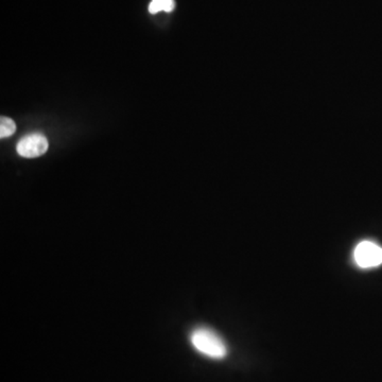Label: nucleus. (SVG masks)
<instances>
[{"label": "nucleus", "mask_w": 382, "mask_h": 382, "mask_svg": "<svg viewBox=\"0 0 382 382\" xmlns=\"http://www.w3.org/2000/svg\"><path fill=\"white\" fill-rule=\"evenodd\" d=\"M353 259L361 267H373L382 263V249L371 241H362L353 251Z\"/></svg>", "instance_id": "2"}, {"label": "nucleus", "mask_w": 382, "mask_h": 382, "mask_svg": "<svg viewBox=\"0 0 382 382\" xmlns=\"http://www.w3.org/2000/svg\"><path fill=\"white\" fill-rule=\"evenodd\" d=\"M48 140L42 134L28 135L18 142L16 150L20 156L36 159L42 156L48 150Z\"/></svg>", "instance_id": "3"}, {"label": "nucleus", "mask_w": 382, "mask_h": 382, "mask_svg": "<svg viewBox=\"0 0 382 382\" xmlns=\"http://www.w3.org/2000/svg\"><path fill=\"white\" fill-rule=\"evenodd\" d=\"M190 341L198 351L210 358L222 359L228 355V347L221 337L206 327L193 330Z\"/></svg>", "instance_id": "1"}, {"label": "nucleus", "mask_w": 382, "mask_h": 382, "mask_svg": "<svg viewBox=\"0 0 382 382\" xmlns=\"http://www.w3.org/2000/svg\"><path fill=\"white\" fill-rule=\"evenodd\" d=\"M175 7V0H152L149 6V11L151 14H156L161 11L172 12Z\"/></svg>", "instance_id": "4"}, {"label": "nucleus", "mask_w": 382, "mask_h": 382, "mask_svg": "<svg viewBox=\"0 0 382 382\" xmlns=\"http://www.w3.org/2000/svg\"><path fill=\"white\" fill-rule=\"evenodd\" d=\"M16 132V124L13 120L8 117L0 119V138H9Z\"/></svg>", "instance_id": "5"}]
</instances>
